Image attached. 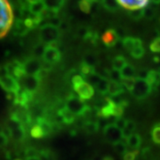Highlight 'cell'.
<instances>
[{"label":"cell","instance_id":"33","mask_svg":"<svg viewBox=\"0 0 160 160\" xmlns=\"http://www.w3.org/2000/svg\"><path fill=\"white\" fill-rule=\"evenodd\" d=\"M129 16L131 19L134 21H139L142 18L144 17V8H139V9H134L131 10L128 12Z\"/></svg>","mask_w":160,"mask_h":160},{"label":"cell","instance_id":"12","mask_svg":"<svg viewBox=\"0 0 160 160\" xmlns=\"http://www.w3.org/2000/svg\"><path fill=\"white\" fill-rule=\"evenodd\" d=\"M5 65H6L7 70H8V73L12 76H13L18 80L22 78L25 75L24 69H23L22 62H20L18 60H12Z\"/></svg>","mask_w":160,"mask_h":160},{"label":"cell","instance_id":"49","mask_svg":"<svg viewBox=\"0 0 160 160\" xmlns=\"http://www.w3.org/2000/svg\"><path fill=\"white\" fill-rule=\"evenodd\" d=\"M7 74H9V73H8V70L6 69V65H0V78Z\"/></svg>","mask_w":160,"mask_h":160},{"label":"cell","instance_id":"39","mask_svg":"<svg viewBox=\"0 0 160 160\" xmlns=\"http://www.w3.org/2000/svg\"><path fill=\"white\" fill-rule=\"evenodd\" d=\"M135 80H136V78H126V79H122L121 83L123 86L125 87V89L128 90L129 92H131L134 86V84H135Z\"/></svg>","mask_w":160,"mask_h":160},{"label":"cell","instance_id":"32","mask_svg":"<svg viewBox=\"0 0 160 160\" xmlns=\"http://www.w3.org/2000/svg\"><path fill=\"white\" fill-rule=\"evenodd\" d=\"M92 2L91 0H80L78 2V7L81 11L85 13H89L92 11Z\"/></svg>","mask_w":160,"mask_h":160},{"label":"cell","instance_id":"21","mask_svg":"<svg viewBox=\"0 0 160 160\" xmlns=\"http://www.w3.org/2000/svg\"><path fill=\"white\" fill-rule=\"evenodd\" d=\"M28 6H29V12L34 16H41L42 17L43 12L46 10V6H45L43 1L34 3V4H31V5H28Z\"/></svg>","mask_w":160,"mask_h":160},{"label":"cell","instance_id":"17","mask_svg":"<svg viewBox=\"0 0 160 160\" xmlns=\"http://www.w3.org/2000/svg\"><path fill=\"white\" fill-rule=\"evenodd\" d=\"M122 45L124 46V48L127 51L132 52L134 48H136L138 46H143V43L142 39L138 38H133V37H126L122 40Z\"/></svg>","mask_w":160,"mask_h":160},{"label":"cell","instance_id":"24","mask_svg":"<svg viewBox=\"0 0 160 160\" xmlns=\"http://www.w3.org/2000/svg\"><path fill=\"white\" fill-rule=\"evenodd\" d=\"M126 142L129 148L132 149H138L142 144V138L138 133H132L131 136L126 139Z\"/></svg>","mask_w":160,"mask_h":160},{"label":"cell","instance_id":"28","mask_svg":"<svg viewBox=\"0 0 160 160\" xmlns=\"http://www.w3.org/2000/svg\"><path fill=\"white\" fill-rule=\"evenodd\" d=\"M109 79L107 78H102V79L99 81L96 86H94L95 89L97 90L98 92H100L101 94H106L108 93L109 90Z\"/></svg>","mask_w":160,"mask_h":160},{"label":"cell","instance_id":"4","mask_svg":"<svg viewBox=\"0 0 160 160\" xmlns=\"http://www.w3.org/2000/svg\"><path fill=\"white\" fill-rule=\"evenodd\" d=\"M22 65L25 75L40 76L42 78L43 74L46 73L43 70V62L35 56L26 58L22 62Z\"/></svg>","mask_w":160,"mask_h":160},{"label":"cell","instance_id":"55","mask_svg":"<svg viewBox=\"0 0 160 160\" xmlns=\"http://www.w3.org/2000/svg\"><path fill=\"white\" fill-rule=\"evenodd\" d=\"M4 129H5V126H3L0 124V134L4 132Z\"/></svg>","mask_w":160,"mask_h":160},{"label":"cell","instance_id":"16","mask_svg":"<svg viewBox=\"0 0 160 160\" xmlns=\"http://www.w3.org/2000/svg\"><path fill=\"white\" fill-rule=\"evenodd\" d=\"M57 117L60 118L61 122H62L66 125L73 124L77 118V116L73 114L72 112H70L69 109H66L65 107H62L58 110Z\"/></svg>","mask_w":160,"mask_h":160},{"label":"cell","instance_id":"7","mask_svg":"<svg viewBox=\"0 0 160 160\" xmlns=\"http://www.w3.org/2000/svg\"><path fill=\"white\" fill-rule=\"evenodd\" d=\"M0 86L7 93L13 95L18 93L22 89L19 80L10 74L5 75L0 78Z\"/></svg>","mask_w":160,"mask_h":160},{"label":"cell","instance_id":"19","mask_svg":"<svg viewBox=\"0 0 160 160\" xmlns=\"http://www.w3.org/2000/svg\"><path fill=\"white\" fill-rule=\"evenodd\" d=\"M124 92H125V87L123 86L121 82L109 80L108 94L110 97H115V96L121 95Z\"/></svg>","mask_w":160,"mask_h":160},{"label":"cell","instance_id":"41","mask_svg":"<svg viewBox=\"0 0 160 160\" xmlns=\"http://www.w3.org/2000/svg\"><path fill=\"white\" fill-rule=\"evenodd\" d=\"M149 49L152 52H160V37H158L151 41Z\"/></svg>","mask_w":160,"mask_h":160},{"label":"cell","instance_id":"31","mask_svg":"<svg viewBox=\"0 0 160 160\" xmlns=\"http://www.w3.org/2000/svg\"><path fill=\"white\" fill-rule=\"evenodd\" d=\"M127 144L126 140H122L113 144V149L118 155H124L127 151Z\"/></svg>","mask_w":160,"mask_h":160},{"label":"cell","instance_id":"11","mask_svg":"<svg viewBox=\"0 0 160 160\" xmlns=\"http://www.w3.org/2000/svg\"><path fill=\"white\" fill-rule=\"evenodd\" d=\"M34 94L30 93L29 92L25 91L23 89H21L20 92L13 95V103L20 108L28 109L29 103L33 100Z\"/></svg>","mask_w":160,"mask_h":160},{"label":"cell","instance_id":"53","mask_svg":"<svg viewBox=\"0 0 160 160\" xmlns=\"http://www.w3.org/2000/svg\"><path fill=\"white\" fill-rule=\"evenodd\" d=\"M153 60H154L155 62H159L160 57L159 56H154V57H153Z\"/></svg>","mask_w":160,"mask_h":160},{"label":"cell","instance_id":"37","mask_svg":"<svg viewBox=\"0 0 160 160\" xmlns=\"http://www.w3.org/2000/svg\"><path fill=\"white\" fill-rule=\"evenodd\" d=\"M151 136H152V140L155 143L160 144V123L155 125L152 129V132H151Z\"/></svg>","mask_w":160,"mask_h":160},{"label":"cell","instance_id":"50","mask_svg":"<svg viewBox=\"0 0 160 160\" xmlns=\"http://www.w3.org/2000/svg\"><path fill=\"white\" fill-rule=\"evenodd\" d=\"M25 160H42L39 157H30V158H25Z\"/></svg>","mask_w":160,"mask_h":160},{"label":"cell","instance_id":"51","mask_svg":"<svg viewBox=\"0 0 160 160\" xmlns=\"http://www.w3.org/2000/svg\"><path fill=\"white\" fill-rule=\"evenodd\" d=\"M149 2H150L152 5H155V6L160 5V0H149Z\"/></svg>","mask_w":160,"mask_h":160},{"label":"cell","instance_id":"35","mask_svg":"<svg viewBox=\"0 0 160 160\" xmlns=\"http://www.w3.org/2000/svg\"><path fill=\"white\" fill-rule=\"evenodd\" d=\"M83 62L87 63L88 65H91V66L95 67L96 64L98 63V57L95 54H93V53H87V54L85 55Z\"/></svg>","mask_w":160,"mask_h":160},{"label":"cell","instance_id":"13","mask_svg":"<svg viewBox=\"0 0 160 160\" xmlns=\"http://www.w3.org/2000/svg\"><path fill=\"white\" fill-rule=\"evenodd\" d=\"M119 34L114 29H107L102 36V41L107 47H113L119 41Z\"/></svg>","mask_w":160,"mask_h":160},{"label":"cell","instance_id":"48","mask_svg":"<svg viewBox=\"0 0 160 160\" xmlns=\"http://www.w3.org/2000/svg\"><path fill=\"white\" fill-rule=\"evenodd\" d=\"M150 153H151V150H150V148H149V147L144 148L142 150V156L144 159H148L149 156H150Z\"/></svg>","mask_w":160,"mask_h":160},{"label":"cell","instance_id":"2","mask_svg":"<svg viewBox=\"0 0 160 160\" xmlns=\"http://www.w3.org/2000/svg\"><path fill=\"white\" fill-rule=\"evenodd\" d=\"M62 36V30L60 28L46 23L40 28L38 31V39L40 43L45 46H58Z\"/></svg>","mask_w":160,"mask_h":160},{"label":"cell","instance_id":"34","mask_svg":"<svg viewBox=\"0 0 160 160\" xmlns=\"http://www.w3.org/2000/svg\"><path fill=\"white\" fill-rule=\"evenodd\" d=\"M102 76L97 73V72H94L92 74L89 75L88 77H86V79L87 83H89L92 86H95L99 83V81L102 79Z\"/></svg>","mask_w":160,"mask_h":160},{"label":"cell","instance_id":"8","mask_svg":"<svg viewBox=\"0 0 160 160\" xmlns=\"http://www.w3.org/2000/svg\"><path fill=\"white\" fill-rule=\"evenodd\" d=\"M61 60H62V52L59 50L58 46H46V49L42 57L43 62L53 66L54 64L60 62Z\"/></svg>","mask_w":160,"mask_h":160},{"label":"cell","instance_id":"6","mask_svg":"<svg viewBox=\"0 0 160 160\" xmlns=\"http://www.w3.org/2000/svg\"><path fill=\"white\" fill-rule=\"evenodd\" d=\"M42 78L40 76H31V75H24L22 78L19 79L22 89L29 92L32 94H35L39 89L41 85Z\"/></svg>","mask_w":160,"mask_h":160},{"label":"cell","instance_id":"54","mask_svg":"<svg viewBox=\"0 0 160 160\" xmlns=\"http://www.w3.org/2000/svg\"><path fill=\"white\" fill-rule=\"evenodd\" d=\"M91 1L94 4H102V0H91Z\"/></svg>","mask_w":160,"mask_h":160},{"label":"cell","instance_id":"18","mask_svg":"<svg viewBox=\"0 0 160 160\" xmlns=\"http://www.w3.org/2000/svg\"><path fill=\"white\" fill-rule=\"evenodd\" d=\"M146 80L152 87V91H157L158 87L160 86V69H150Z\"/></svg>","mask_w":160,"mask_h":160},{"label":"cell","instance_id":"22","mask_svg":"<svg viewBox=\"0 0 160 160\" xmlns=\"http://www.w3.org/2000/svg\"><path fill=\"white\" fill-rule=\"evenodd\" d=\"M46 9L60 12L66 2V0H43Z\"/></svg>","mask_w":160,"mask_h":160},{"label":"cell","instance_id":"30","mask_svg":"<svg viewBox=\"0 0 160 160\" xmlns=\"http://www.w3.org/2000/svg\"><path fill=\"white\" fill-rule=\"evenodd\" d=\"M79 69L82 76L85 77V78L88 77L89 75L92 74V73H94V72H96L95 67L91 66V65H88L87 63L84 62H82V63L80 64Z\"/></svg>","mask_w":160,"mask_h":160},{"label":"cell","instance_id":"42","mask_svg":"<svg viewBox=\"0 0 160 160\" xmlns=\"http://www.w3.org/2000/svg\"><path fill=\"white\" fill-rule=\"evenodd\" d=\"M139 150L138 149H132L131 151H126L125 154L123 155L124 160H135L137 158Z\"/></svg>","mask_w":160,"mask_h":160},{"label":"cell","instance_id":"9","mask_svg":"<svg viewBox=\"0 0 160 160\" xmlns=\"http://www.w3.org/2000/svg\"><path fill=\"white\" fill-rule=\"evenodd\" d=\"M103 135L108 142L112 144L124 140L122 130L116 126L115 124H109L105 126L103 130Z\"/></svg>","mask_w":160,"mask_h":160},{"label":"cell","instance_id":"14","mask_svg":"<svg viewBox=\"0 0 160 160\" xmlns=\"http://www.w3.org/2000/svg\"><path fill=\"white\" fill-rule=\"evenodd\" d=\"M118 2L122 7L131 11L139 8H145L149 5V0H118Z\"/></svg>","mask_w":160,"mask_h":160},{"label":"cell","instance_id":"26","mask_svg":"<svg viewBox=\"0 0 160 160\" xmlns=\"http://www.w3.org/2000/svg\"><path fill=\"white\" fill-rule=\"evenodd\" d=\"M102 6L110 12H115L118 11L120 5L118 4V0H102Z\"/></svg>","mask_w":160,"mask_h":160},{"label":"cell","instance_id":"36","mask_svg":"<svg viewBox=\"0 0 160 160\" xmlns=\"http://www.w3.org/2000/svg\"><path fill=\"white\" fill-rule=\"evenodd\" d=\"M157 11L153 6H148L144 8V18L147 20H152L156 17Z\"/></svg>","mask_w":160,"mask_h":160},{"label":"cell","instance_id":"40","mask_svg":"<svg viewBox=\"0 0 160 160\" xmlns=\"http://www.w3.org/2000/svg\"><path fill=\"white\" fill-rule=\"evenodd\" d=\"M109 78L112 81H117V82H121L122 81V76L119 70L111 69L109 70Z\"/></svg>","mask_w":160,"mask_h":160},{"label":"cell","instance_id":"20","mask_svg":"<svg viewBox=\"0 0 160 160\" xmlns=\"http://www.w3.org/2000/svg\"><path fill=\"white\" fill-rule=\"evenodd\" d=\"M83 128L87 133L93 134V133H96L99 131L100 123L98 121H95V120H86L83 124Z\"/></svg>","mask_w":160,"mask_h":160},{"label":"cell","instance_id":"47","mask_svg":"<svg viewBox=\"0 0 160 160\" xmlns=\"http://www.w3.org/2000/svg\"><path fill=\"white\" fill-rule=\"evenodd\" d=\"M8 141H9V137L6 136V134L3 132L0 134V148H4L8 144Z\"/></svg>","mask_w":160,"mask_h":160},{"label":"cell","instance_id":"5","mask_svg":"<svg viewBox=\"0 0 160 160\" xmlns=\"http://www.w3.org/2000/svg\"><path fill=\"white\" fill-rule=\"evenodd\" d=\"M152 92V87L147 80L136 78L135 84L131 91V93L133 97L138 100H143L148 97Z\"/></svg>","mask_w":160,"mask_h":160},{"label":"cell","instance_id":"56","mask_svg":"<svg viewBox=\"0 0 160 160\" xmlns=\"http://www.w3.org/2000/svg\"><path fill=\"white\" fill-rule=\"evenodd\" d=\"M14 160H22V159H21V158H15Z\"/></svg>","mask_w":160,"mask_h":160},{"label":"cell","instance_id":"43","mask_svg":"<svg viewBox=\"0 0 160 160\" xmlns=\"http://www.w3.org/2000/svg\"><path fill=\"white\" fill-rule=\"evenodd\" d=\"M91 29H88L87 27H80L77 30V36L85 40L86 38V37L91 32Z\"/></svg>","mask_w":160,"mask_h":160},{"label":"cell","instance_id":"29","mask_svg":"<svg viewBox=\"0 0 160 160\" xmlns=\"http://www.w3.org/2000/svg\"><path fill=\"white\" fill-rule=\"evenodd\" d=\"M30 135L33 138H36V139H40V138H43L45 137V136H46L44 130L42 129V127H41L38 124H37V123L31 126V129H30Z\"/></svg>","mask_w":160,"mask_h":160},{"label":"cell","instance_id":"27","mask_svg":"<svg viewBox=\"0 0 160 160\" xmlns=\"http://www.w3.org/2000/svg\"><path fill=\"white\" fill-rule=\"evenodd\" d=\"M127 64V61H126V57L124 55H118L112 60V69H117L121 71V69H123L125 66Z\"/></svg>","mask_w":160,"mask_h":160},{"label":"cell","instance_id":"3","mask_svg":"<svg viewBox=\"0 0 160 160\" xmlns=\"http://www.w3.org/2000/svg\"><path fill=\"white\" fill-rule=\"evenodd\" d=\"M64 107L69 109L70 112L76 115L77 117H84L90 108V106L86 105L83 100H81L79 97H77L73 94L69 95L66 99Z\"/></svg>","mask_w":160,"mask_h":160},{"label":"cell","instance_id":"23","mask_svg":"<svg viewBox=\"0 0 160 160\" xmlns=\"http://www.w3.org/2000/svg\"><path fill=\"white\" fill-rule=\"evenodd\" d=\"M120 73L122 76V79L133 78H136V75H137L135 68L130 63H127L126 66L121 69Z\"/></svg>","mask_w":160,"mask_h":160},{"label":"cell","instance_id":"25","mask_svg":"<svg viewBox=\"0 0 160 160\" xmlns=\"http://www.w3.org/2000/svg\"><path fill=\"white\" fill-rule=\"evenodd\" d=\"M136 129V124L132 120H127L125 127L122 130L123 133V139L126 140L129 136H131L132 133H134V131Z\"/></svg>","mask_w":160,"mask_h":160},{"label":"cell","instance_id":"52","mask_svg":"<svg viewBox=\"0 0 160 160\" xmlns=\"http://www.w3.org/2000/svg\"><path fill=\"white\" fill-rule=\"evenodd\" d=\"M102 160H114V158L112 157H110V156H106Z\"/></svg>","mask_w":160,"mask_h":160},{"label":"cell","instance_id":"44","mask_svg":"<svg viewBox=\"0 0 160 160\" xmlns=\"http://www.w3.org/2000/svg\"><path fill=\"white\" fill-rule=\"evenodd\" d=\"M30 157H39V150L33 148V147H29L25 150V158H30Z\"/></svg>","mask_w":160,"mask_h":160},{"label":"cell","instance_id":"1","mask_svg":"<svg viewBox=\"0 0 160 160\" xmlns=\"http://www.w3.org/2000/svg\"><path fill=\"white\" fill-rule=\"evenodd\" d=\"M14 13L9 0H0V39L12 29Z\"/></svg>","mask_w":160,"mask_h":160},{"label":"cell","instance_id":"46","mask_svg":"<svg viewBox=\"0 0 160 160\" xmlns=\"http://www.w3.org/2000/svg\"><path fill=\"white\" fill-rule=\"evenodd\" d=\"M149 69H141L139 72L136 75V78H142V79H147V78H148V75H149Z\"/></svg>","mask_w":160,"mask_h":160},{"label":"cell","instance_id":"45","mask_svg":"<svg viewBox=\"0 0 160 160\" xmlns=\"http://www.w3.org/2000/svg\"><path fill=\"white\" fill-rule=\"evenodd\" d=\"M126 121H127V119H125L123 117H121V118H115L114 124L116 125V126H118L119 129L123 130V128L126 126Z\"/></svg>","mask_w":160,"mask_h":160},{"label":"cell","instance_id":"10","mask_svg":"<svg viewBox=\"0 0 160 160\" xmlns=\"http://www.w3.org/2000/svg\"><path fill=\"white\" fill-rule=\"evenodd\" d=\"M73 89L78 94V96L83 101H87L92 98L94 94V88L86 81H83L79 84L73 86Z\"/></svg>","mask_w":160,"mask_h":160},{"label":"cell","instance_id":"15","mask_svg":"<svg viewBox=\"0 0 160 160\" xmlns=\"http://www.w3.org/2000/svg\"><path fill=\"white\" fill-rule=\"evenodd\" d=\"M11 30L12 34L14 36H18V37H24L30 31L29 28L25 25L24 22L20 18L14 19Z\"/></svg>","mask_w":160,"mask_h":160},{"label":"cell","instance_id":"38","mask_svg":"<svg viewBox=\"0 0 160 160\" xmlns=\"http://www.w3.org/2000/svg\"><path fill=\"white\" fill-rule=\"evenodd\" d=\"M130 54L132 57L134 59H141L145 54V48L143 47V46H138L136 48H134L132 51L130 52Z\"/></svg>","mask_w":160,"mask_h":160}]
</instances>
